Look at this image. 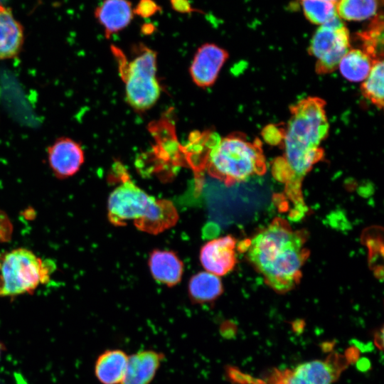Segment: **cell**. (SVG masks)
<instances>
[{"label": "cell", "instance_id": "6da1fadb", "mask_svg": "<svg viewBox=\"0 0 384 384\" xmlns=\"http://www.w3.org/2000/svg\"><path fill=\"white\" fill-rule=\"evenodd\" d=\"M325 104L316 97L300 100L290 107L291 117L282 130L284 153L276 159L272 171L286 184L287 196L298 204L303 203V178L324 156L320 144L329 130Z\"/></svg>", "mask_w": 384, "mask_h": 384}, {"label": "cell", "instance_id": "7a4b0ae2", "mask_svg": "<svg viewBox=\"0 0 384 384\" xmlns=\"http://www.w3.org/2000/svg\"><path fill=\"white\" fill-rule=\"evenodd\" d=\"M304 231L293 230L286 220L275 218L238 250L278 293L291 290L299 282L302 267L309 256Z\"/></svg>", "mask_w": 384, "mask_h": 384}, {"label": "cell", "instance_id": "3957f363", "mask_svg": "<svg viewBox=\"0 0 384 384\" xmlns=\"http://www.w3.org/2000/svg\"><path fill=\"white\" fill-rule=\"evenodd\" d=\"M205 167L212 177L230 186L266 171L259 139L252 142L241 133L230 134L210 143Z\"/></svg>", "mask_w": 384, "mask_h": 384}, {"label": "cell", "instance_id": "277c9868", "mask_svg": "<svg viewBox=\"0 0 384 384\" xmlns=\"http://www.w3.org/2000/svg\"><path fill=\"white\" fill-rule=\"evenodd\" d=\"M119 72L125 85L128 104L138 112H144L153 107L161 94L156 78L157 54L156 51L139 43L134 48V56L130 60L116 48L112 47Z\"/></svg>", "mask_w": 384, "mask_h": 384}, {"label": "cell", "instance_id": "5b68a950", "mask_svg": "<svg viewBox=\"0 0 384 384\" xmlns=\"http://www.w3.org/2000/svg\"><path fill=\"white\" fill-rule=\"evenodd\" d=\"M53 266L26 248L4 252L0 255V297L33 293L48 282Z\"/></svg>", "mask_w": 384, "mask_h": 384}, {"label": "cell", "instance_id": "8992f818", "mask_svg": "<svg viewBox=\"0 0 384 384\" xmlns=\"http://www.w3.org/2000/svg\"><path fill=\"white\" fill-rule=\"evenodd\" d=\"M350 48L349 31L338 16L320 26L313 35L309 47V54L316 60V73L326 74L334 71Z\"/></svg>", "mask_w": 384, "mask_h": 384}, {"label": "cell", "instance_id": "52a82bcc", "mask_svg": "<svg viewBox=\"0 0 384 384\" xmlns=\"http://www.w3.org/2000/svg\"><path fill=\"white\" fill-rule=\"evenodd\" d=\"M119 168L122 183L112 191L107 201V217L115 226L125 225L127 220L144 217L156 200L137 186L122 166Z\"/></svg>", "mask_w": 384, "mask_h": 384}, {"label": "cell", "instance_id": "ba28073f", "mask_svg": "<svg viewBox=\"0 0 384 384\" xmlns=\"http://www.w3.org/2000/svg\"><path fill=\"white\" fill-rule=\"evenodd\" d=\"M48 162L54 176L59 179L70 178L77 174L85 161L81 145L69 137H60L47 150Z\"/></svg>", "mask_w": 384, "mask_h": 384}, {"label": "cell", "instance_id": "9c48e42d", "mask_svg": "<svg viewBox=\"0 0 384 384\" xmlns=\"http://www.w3.org/2000/svg\"><path fill=\"white\" fill-rule=\"evenodd\" d=\"M228 58V53L215 43L201 45L195 53L190 67L193 82L202 88L213 85Z\"/></svg>", "mask_w": 384, "mask_h": 384}, {"label": "cell", "instance_id": "30bf717a", "mask_svg": "<svg viewBox=\"0 0 384 384\" xmlns=\"http://www.w3.org/2000/svg\"><path fill=\"white\" fill-rule=\"evenodd\" d=\"M236 240L231 235L213 239L204 244L200 251L203 268L217 276L231 271L236 263Z\"/></svg>", "mask_w": 384, "mask_h": 384}, {"label": "cell", "instance_id": "8fae6325", "mask_svg": "<svg viewBox=\"0 0 384 384\" xmlns=\"http://www.w3.org/2000/svg\"><path fill=\"white\" fill-rule=\"evenodd\" d=\"M94 16L106 38H110L127 28L134 14L129 0H104L96 7Z\"/></svg>", "mask_w": 384, "mask_h": 384}, {"label": "cell", "instance_id": "7c38bea8", "mask_svg": "<svg viewBox=\"0 0 384 384\" xmlns=\"http://www.w3.org/2000/svg\"><path fill=\"white\" fill-rule=\"evenodd\" d=\"M277 374L274 384H331L337 376L334 366L322 361L303 363Z\"/></svg>", "mask_w": 384, "mask_h": 384}, {"label": "cell", "instance_id": "4fadbf2b", "mask_svg": "<svg viewBox=\"0 0 384 384\" xmlns=\"http://www.w3.org/2000/svg\"><path fill=\"white\" fill-rule=\"evenodd\" d=\"M164 355L154 350H143L129 356L124 378L120 384H150Z\"/></svg>", "mask_w": 384, "mask_h": 384}, {"label": "cell", "instance_id": "5bb4252c", "mask_svg": "<svg viewBox=\"0 0 384 384\" xmlns=\"http://www.w3.org/2000/svg\"><path fill=\"white\" fill-rule=\"evenodd\" d=\"M24 41L22 25L10 8L0 4V60L16 57Z\"/></svg>", "mask_w": 384, "mask_h": 384}, {"label": "cell", "instance_id": "9a60e30c", "mask_svg": "<svg viewBox=\"0 0 384 384\" xmlns=\"http://www.w3.org/2000/svg\"><path fill=\"white\" fill-rule=\"evenodd\" d=\"M178 220V214L173 203L166 199H156L148 213L134 220L141 231L156 235L173 227Z\"/></svg>", "mask_w": 384, "mask_h": 384}, {"label": "cell", "instance_id": "2e32d148", "mask_svg": "<svg viewBox=\"0 0 384 384\" xmlns=\"http://www.w3.org/2000/svg\"><path fill=\"white\" fill-rule=\"evenodd\" d=\"M149 267L154 279L168 287L180 282L183 264L172 251L154 250L150 254Z\"/></svg>", "mask_w": 384, "mask_h": 384}, {"label": "cell", "instance_id": "e0dca14e", "mask_svg": "<svg viewBox=\"0 0 384 384\" xmlns=\"http://www.w3.org/2000/svg\"><path fill=\"white\" fill-rule=\"evenodd\" d=\"M129 356L121 349L102 353L95 364V375L102 384H120L125 375Z\"/></svg>", "mask_w": 384, "mask_h": 384}, {"label": "cell", "instance_id": "ac0fdd59", "mask_svg": "<svg viewBox=\"0 0 384 384\" xmlns=\"http://www.w3.org/2000/svg\"><path fill=\"white\" fill-rule=\"evenodd\" d=\"M222 293L223 285L219 277L207 271L196 274L189 281L188 294L196 303L213 302Z\"/></svg>", "mask_w": 384, "mask_h": 384}, {"label": "cell", "instance_id": "d6986e66", "mask_svg": "<svg viewBox=\"0 0 384 384\" xmlns=\"http://www.w3.org/2000/svg\"><path fill=\"white\" fill-rule=\"evenodd\" d=\"M371 58L360 49H350L341 59L338 68L344 78L352 82L363 81L370 73Z\"/></svg>", "mask_w": 384, "mask_h": 384}, {"label": "cell", "instance_id": "ffe728a7", "mask_svg": "<svg viewBox=\"0 0 384 384\" xmlns=\"http://www.w3.org/2000/svg\"><path fill=\"white\" fill-rule=\"evenodd\" d=\"M383 0H338L336 10L341 20L361 21L373 19L379 13Z\"/></svg>", "mask_w": 384, "mask_h": 384}, {"label": "cell", "instance_id": "44dd1931", "mask_svg": "<svg viewBox=\"0 0 384 384\" xmlns=\"http://www.w3.org/2000/svg\"><path fill=\"white\" fill-rule=\"evenodd\" d=\"M366 30L358 33L363 43V50L373 60H383V18L382 13L371 19Z\"/></svg>", "mask_w": 384, "mask_h": 384}, {"label": "cell", "instance_id": "7402d4cb", "mask_svg": "<svg viewBox=\"0 0 384 384\" xmlns=\"http://www.w3.org/2000/svg\"><path fill=\"white\" fill-rule=\"evenodd\" d=\"M383 60L373 61L369 74L361 85L363 95L378 108L383 106Z\"/></svg>", "mask_w": 384, "mask_h": 384}, {"label": "cell", "instance_id": "603a6c76", "mask_svg": "<svg viewBox=\"0 0 384 384\" xmlns=\"http://www.w3.org/2000/svg\"><path fill=\"white\" fill-rule=\"evenodd\" d=\"M305 18L311 23L322 26L338 15L336 4L324 0H299Z\"/></svg>", "mask_w": 384, "mask_h": 384}, {"label": "cell", "instance_id": "cb8c5ba5", "mask_svg": "<svg viewBox=\"0 0 384 384\" xmlns=\"http://www.w3.org/2000/svg\"><path fill=\"white\" fill-rule=\"evenodd\" d=\"M161 10V7L154 0H139L133 8L134 14L143 18L152 17Z\"/></svg>", "mask_w": 384, "mask_h": 384}, {"label": "cell", "instance_id": "d4e9b609", "mask_svg": "<svg viewBox=\"0 0 384 384\" xmlns=\"http://www.w3.org/2000/svg\"><path fill=\"white\" fill-rule=\"evenodd\" d=\"M13 224L6 212L0 209V242H9L13 236Z\"/></svg>", "mask_w": 384, "mask_h": 384}, {"label": "cell", "instance_id": "484cf974", "mask_svg": "<svg viewBox=\"0 0 384 384\" xmlns=\"http://www.w3.org/2000/svg\"><path fill=\"white\" fill-rule=\"evenodd\" d=\"M173 10L180 14H191L193 12L203 13L202 11L194 8L189 0H169Z\"/></svg>", "mask_w": 384, "mask_h": 384}, {"label": "cell", "instance_id": "4316f807", "mask_svg": "<svg viewBox=\"0 0 384 384\" xmlns=\"http://www.w3.org/2000/svg\"><path fill=\"white\" fill-rule=\"evenodd\" d=\"M357 368L361 371H366L370 368V362L366 358H362L357 363Z\"/></svg>", "mask_w": 384, "mask_h": 384}, {"label": "cell", "instance_id": "83f0119b", "mask_svg": "<svg viewBox=\"0 0 384 384\" xmlns=\"http://www.w3.org/2000/svg\"><path fill=\"white\" fill-rule=\"evenodd\" d=\"M154 30V26L151 23H145L142 26V31L144 33H151Z\"/></svg>", "mask_w": 384, "mask_h": 384}, {"label": "cell", "instance_id": "f1b7e54d", "mask_svg": "<svg viewBox=\"0 0 384 384\" xmlns=\"http://www.w3.org/2000/svg\"><path fill=\"white\" fill-rule=\"evenodd\" d=\"M324 1H329V2H331V3L336 4L338 0H324Z\"/></svg>", "mask_w": 384, "mask_h": 384}, {"label": "cell", "instance_id": "f546056e", "mask_svg": "<svg viewBox=\"0 0 384 384\" xmlns=\"http://www.w3.org/2000/svg\"><path fill=\"white\" fill-rule=\"evenodd\" d=\"M1 350H2V348H1V344H0V356H1Z\"/></svg>", "mask_w": 384, "mask_h": 384}]
</instances>
